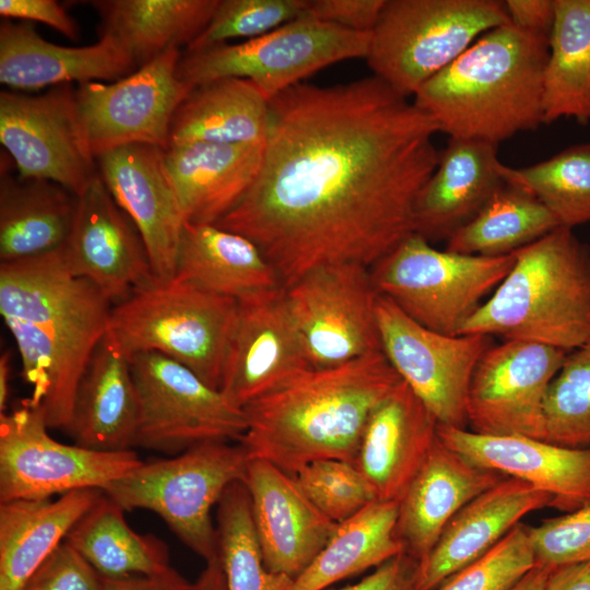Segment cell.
Segmentation results:
<instances>
[{
	"instance_id": "cell-27",
	"label": "cell",
	"mask_w": 590,
	"mask_h": 590,
	"mask_svg": "<svg viewBox=\"0 0 590 590\" xmlns=\"http://www.w3.org/2000/svg\"><path fill=\"white\" fill-rule=\"evenodd\" d=\"M495 144L449 138L414 205V233L448 240L474 219L505 184Z\"/></svg>"
},
{
	"instance_id": "cell-4",
	"label": "cell",
	"mask_w": 590,
	"mask_h": 590,
	"mask_svg": "<svg viewBox=\"0 0 590 590\" xmlns=\"http://www.w3.org/2000/svg\"><path fill=\"white\" fill-rule=\"evenodd\" d=\"M548 40L511 23L479 37L413 96L452 139L498 145L544 125L543 84Z\"/></svg>"
},
{
	"instance_id": "cell-34",
	"label": "cell",
	"mask_w": 590,
	"mask_h": 590,
	"mask_svg": "<svg viewBox=\"0 0 590 590\" xmlns=\"http://www.w3.org/2000/svg\"><path fill=\"white\" fill-rule=\"evenodd\" d=\"M220 0H97L102 33L114 36L137 67L166 50L188 47L206 27Z\"/></svg>"
},
{
	"instance_id": "cell-42",
	"label": "cell",
	"mask_w": 590,
	"mask_h": 590,
	"mask_svg": "<svg viewBox=\"0 0 590 590\" xmlns=\"http://www.w3.org/2000/svg\"><path fill=\"white\" fill-rule=\"evenodd\" d=\"M293 477L307 498L335 523L377 500L361 471L344 460L311 461L297 470Z\"/></svg>"
},
{
	"instance_id": "cell-11",
	"label": "cell",
	"mask_w": 590,
	"mask_h": 590,
	"mask_svg": "<svg viewBox=\"0 0 590 590\" xmlns=\"http://www.w3.org/2000/svg\"><path fill=\"white\" fill-rule=\"evenodd\" d=\"M138 397L134 447L176 456L210 441H238L244 409L178 362L155 352L129 357Z\"/></svg>"
},
{
	"instance_id": "cell-24",
	"label": "cell",
	"mask_w": 590,
	"mask_h": 590,
	"mask_svg": "<svg viewBox=\"0 0 590 590\" xmlns=\"http://www.w3.org/2000/svg\"><path fill=\"white\" fill-rule=\"evenodd\" d=\"M551 496L507 476L468 503L417 565L414 590H435L492 550L529 512L551 507Z\"/></svg>"
},
{
	"instance_id": "cell-26",
	"label": "cell",
	"mask_w": 590,
	"mask_h": 590,
	"mask_svg": "<svg viewBox=\"0 0 590 590\" xmlns=\"http://www.w3.org/2000/svg\"><path fill=\"white\" fill-rule=\"evenodd\" d=\"M507 475L479 465L437 438L398 504L394 533L421 562L447 524L472 499Z\"/></svg>"
},
{
	"instance_id": "cell-51",
	"label": "cell",
	"mask_w": 590,
	"mask_h": 590,
	"mask_svg": "<svg viewBox=\"0 0 590 590\" xmlns=\"http://www.w3.org/2000/svg\"><path fill=\"white\" fill-rule=\"evenodd\" d=\"M103 590H201L198 580L191 582L172 566L151 575H129L118 578L102 577Z\"/></svg>"
},
{
	"instance_id": "cell-35",
	"label": "cell",
	"mask_w": 590,
	"mask_h": 590,
	"mask_svg": "<svg viewBox=\"0 0 590 590\" xmlns=\"http://www.w3.org/2000/svg\"><path fill=\"white\" fill-rule=\"evenodd\" d=\"M590 123V0H555L543 84L544 125Z\"/></svg>"
},
{
	"instance_id": "cell-52",
	"label": "cell",
	"mask_w": 590,
	"mask_h": 590,
	"mask_svg": "<svg viewBox=\"0 0 590 590\" xmlns=\"http://www.w3.org/2000/svg\"><path fill=\"white\" fill-rule=\"evenodd\" d=\"M546 590H590V560L551 569Z\"/></svg>"
},
{
	"instance_id": "cell-32",
	"label": "cell",
	"mask_w": 590,
	"mask_h": 590,
	"mask_svg": "<svg viewBox=\"0 0 590 590\" xmlns=\"http://www.w3.org/2000/svg\"><path fill=\"white\" fill-rule=\"evenodd\" d=\"M270 102L245 79H220L190 90L178 106L169 146L187 143H266Z\"/></svg>"
},
{
	"instance_id": "cell-14",
	"label": "cell",
	"mask_w": 590,
	"mask_h": 590,
	"mask_svg": "<svg viewBox=\"0 0 590 590\" xmlns=\"http://www.w3.org/2000/svg\"><path fill=\"white\" fill-rule=\"evenodd\" d=\"M381 351L438 424L468 427L467 398L474 369L493 345L483 334L448 335L430 330L378 294Z\"/></svg>"
},
{
	"instance_id": "cell-33",
	"label": "cell",
	"mask_w": 590,
	"mask_h": 590,
	"mask_svg": "<svg viewBox=\"0 0 590 590\" xmlns=\"http://www.w3.org/2000/svg\"><path fill=\"white\" fill-rule=\"evenodd\" d=\"M78 196L44 179L4 175L0 181V262L60 249L73 225Z\"/></svg>"
},
{
	"instance_id": "cell-54",
	"label": "cell",
	"mask_w": 590,
	"mask_h": 590,
	"mask_svg": "<svg viewBox=\"0 0 590 590\" xmlns=\"http://www.w3.org/2000/svg\"><path fill=\"white\" fill-rule=\"evenodd\" d=\"M550 570L534 565L510 590H546Z\"/></svg>"
},
{
	"instance_id": "cell-10",
	"label": "cell",
	"mask_w": 590,
	"mask_h": 590,
	"mask_svg": "<svg viewBox=\"0 0 590 590\" xmlns=\"http://www.w3.org/2000/svg\"><path fill=\"white\" fill-rule=\"evenodd\" d=\"M370 33L345 30L306 14L240 44L186 51L177 75L191 87L227 78L252 82L270 102L335 62L366 58Z\"/></svg>"
},
{
	"instance_id": "cell-22",
	"label": "cell",
	"mask_w": 590,
	"mask_h": 590,
	"mask_svg": "<svg viewBox=\"0 0 590 590\" xmlns=\"http://www.w3.org/2000/svg\"><path fill=\"white\" fill-rule=\"evenodd\" d=\"M437 436L474 463L547 493L552 508L570 512L590 503L589 449L519 435H481L440 424Z\"/></svg>"
},
{
	"instance_id": "cell-53",
	"label": "cell",
	"mask_w": 590,
	"mask_h": 590,
	"mask_svg": "<svg viewBox=\"0 0 590 590\" xmlns=\"http://www.w3.org/2000/svg\"><path fill=\"white\" fill-rule=\"evenodd\" d=\"M201 590H226V581L219 556L206 563L198 578Z\"/></svg>"
},
{
	"instance_id": "cell-13",
	"label": "cell",
	"mask_w": 590,
	"mask_h": 590,
	"mask_svg": "<svg viewBox=\"0 0 590 590\" xmlns=\"http://www.w3.org/2000/svg\"><path fill=\"white\" fill-rule=\"evenodd\" d=\"M283 288L312 368L382 352L376 318L378 292L368 267L316 268Z\"/></svg>"
},
{
	"instance_id": "cell-46",
	"label": "cell",
	"mask_w": 590,
	"mask_h": 590,
	"mask_svg": "<svg viewBox=\"0 0 590 590\" xmlns=\"http://www.w3.org/2000/svg\"><path fill=\"white\" fill-rule=\"evenodd\" d=\"M21 590H103L99 574L63 541L31 575Z\"/></svg>"
},
{
	"instance_id": "cell-19",
	"label": "cell",
	"mask_w": 590,
	"mask_h": 590,
	"mask_svg": "<svg viewBox=\"0 0 590 590\" xmlns=\"http://www.w3.org/2000/svg\"><path fill=\"white\" fill-rule=\"evenodd\" d=\"M60 251L67 269L90 281L111 306L156 281L140 233L99 174L78 196L72 229Z\"/></svg>"
},
{
	"instance_id": "cell-23",
	"label": "cell",
	"mask_w": 590,
	"mask_h": 590,
	"mask_svg": "<svg viewBox=\"0 0 590 590\" xmlns=\"http://www.w3.org/2000/svg\"><path fill=\"white\" fill-rule=\"evenodd\" d=\"M437 426L435 416L403 380L376 406L354 464L377 500H400L435 445Z\"/></svg>"
},
{
	"instance_id": "cell-37",
	"label": "cell",
	"mask_w": 590,
	"mask_h": 590,
	"mask_svg": "<svg viewBox=\"0 0 590 590\" xmlns=\"http://www.w3.org/2000/svg\"><path fill=\"white\" fill-rule=\"evenodd\" d=\"M123 512L103 493L73 526L66 541L102 577L151 575L169 568V551L163 540L135 532Z\"/></svg>"
},
{
	"instance_id": "cell-6",
	"label": "cell",
	"mask_w": 590,
	"mask_h": 590,
	"mask_svg": "<svg viewBox=\"0 0 590 590\" xmlns=\"http://www.w3.org/2000/svg\"><path fill=\"white\" fill-rule=\"evenodd\" d=\"M237 300L173 279L134 290L111 306L107 333L130 357L155 352L220 390Z\"/></svg>"
},
{
	"instance_id": "cell-38",
	"label": "cell",
	"mask_w": 590,
	"mask_h": 590,
	"mask_svg": "<svg viewBox=\"0 0 590 590\" xmlns=\"http://www.w3.org/2000/svg\"><path fill=\"white\" fill-rule=\"evenodd\" d=\"M559 227L553 214L529 191L505 184L480 213L457 231L446 249L465 255H511Z\"/></svg>"
},
{
	"instance_id": "cell-29",
	"label": "cell",
	"mask_w": 590,
	"mask_h": 590,
	"mask_svg": "<svg viewBox=\"0 0 590 590\" xmlns=\"http://www.w3.org/2000/svg\"><path fill=\"white\" fill-rule=\"evenodd\" d=\"M138 412L129 357L106 333L80 379L66 432L85 448L130 450L134 448Z\"/></svg>"
},
{
	"instance_id": "cell-12",
	"label": "cell",
	"mask_w": 590,
	"mask_h": 590,
	"mask_svg": "<svg viewBox=\"0 0 590 590\" xmlns=\"http://www.w3.org/2000/svg\"><path fill=\"white\" fill-rule=\"evenodd\" d=\"M30 399L0 415V503L47 499L78 489H104L139 467L133 449L103 451L55 440Z\"/></svg>"
},
{
	"instance_id": "cell-49",
	"label": "cell",
	"mask_w": 590,
	"mask_h": 590,
	"mask_svg": "<svg viewBox=\"0 0 590 590\" xmlns=\"http://www.w3.org/2000/svg\"><path fill=\"white\" fill-rule=\"evenodd\" d=\"M417 565V560L403 552L377 566L361 581L339 590H414Z\"/></svg>"
},
{
	"instance_id": "cell-28",
	"label": "cell",
	"mask_w": 590,
	"mask_h": 590,
	"mask_svg": "<svg viewBox=\"0 0 590 590\" xmlns=\"http://www.w3.org/2000/svg\"><path fill=\"white\" fill-rule=\"evenodd\" d=\"M266 143L172 145L163 158L181 216L216 224L246 194L260 170Z\"/></svg>"
},
{
	"instance_id": "cell-31",
	"label": "cell",
	"mask_w": 590,
	"mask_h": 590,
	"mask_svg": "<svg viewBox=\"0 0 590 590\" xmlns=\"http://www.w3.org/2000/svg\"><path fill=\"white\" fill-rule=\"evenodd\" d=\"M102 494L85 488L54 500L0 503V590H21Z\"/></svg>"
},
{
	"instance_id": "cell-55",
	"label": "cell",
	"mask_w": 590,
	"mask_h": 590,
	"mask_svg": "<svg viewBox=\"0 0 590 590\" xmlns=\"http://www.w3.org/2000/svg\"><path fill=\"white\" fill-rule=\"evenodd\" d=\"M10 353L5 352L0 357V415L7 413L9 397Z\"/></svg>"
},
{
	"instance_id": "cell-15",
	"label": "cell",
	"mask_w": 590,
	"mask_h": 590,
	"mask_svg": "<svg viewBox=\"0 0 590 590\" xmlns=\"http://www.w3.org/2000/svg\"><path fill=\"white\" fill-rule=\"evenodd\" d=\"M0 142L20 179L50 180L80 196L98 174L70 84L39 95L2 91Z\"/></svg>"
},
{
	"instance_id": "cell-25",
	"label": "cell",
	"mask_w": 590,
	"mask_h": 590,
	"mask_svg": "<svg viewBox=\"0 0 590 590\" xmlns=\"http://www.w3.org/2000/svg\"><path fill=\"white\" fill-rule=\"evenodd\" d=\"M137 69L129 51L107 33L93 45L68 47L45 40L30 23L0 24V82L13 90L114 82Z\"/></svg>"
},
{
	"instance_id": "cell-2",
	"label": "cell",
	"mask_w": 590,
	"mask_h": 590,
	"mask_svg": "<svg viewBox=\"0 0 590 590\" xmlns=\"http://www.w3.org/2000/svg\"><path fill=\"white\" fill-rule=\"evenodd\" d=\"M60 249L0 262V314L32 387L30 401L42 408L49 428L67 430L80 379L107 333L111 304L67 269Z\"/></svg>"
},
{
	"instance_id": "cell-45",
	"label": "cell",
	"mask_w": 590,
	"mask_h": 590,
	"mask_svg": "<svg viewBox=\"0 0 590 590\" xmlns=\"http://www.w3.org/2000/svg\"><path fill=\"white\" fill-rule=\"evenodd\" d=\"M535 565L550 569L590 560V503L528 527Z\"/></svg>"
},
{
	"instance_id": "cell-43",
	"label": "cell",
	"mask_w": 590,
	"mask_h": 590,
	"mask_svg": "<svg viewBox=\"0 0 590 590\" xmlns=\"http://www.w3.org/2000/svg\"><path fill=\"white\" fill-rule=\"evenodd\" d=\"M308 0H220L203 32L187 47L199 51L231 38H255L303 16Z\"/></svg>"
},
{
	"instance_id": "cell-16",
	"label": "cell",
	"mask_w": 590,
	"mask_h": 590,
	"mask_svg": "<svg viewBox=\"0 0 590 590\" xmlns=\"http://www.w3.org/2000/svg\"><path fill=\"white\" fill-rule=\"evenodd\" d=\"M180 57L173 47L117 81L79 84L76 102L95 158L129 144L168 149L173 117L192 88L177 75Z\"/></svg>"
},
{
	"instance_id": "cell-21",
	"label": "cell",
	"mask_w": 590,
	"mask_h": 590,
	"mask_svg": "<svg viewBox=\"0 0 590 590\" xmlns=\"http://www.w3.org/2000/svg\"><path fill=\"white\" fill-rule=\"evenodd\" d=\"M266 567L297 578L317 557L338 523L303 493L292 474L250 458L245 479Z\"/></svg>"
},
{
	"instance_id": "cell-41",
	"label": "cell",
	"mask_w": 590,
	"mask_h": 590,
	"mask_svg": "<svg viewBox=\"0 0 590 590\" xmlns=\"http://www.w3.org/2000/svg\"><path fill=\"white\" fill-rule=\"evenodd\" d=\"M544 440L590 450V341L567 353L544 403Z\"/></svg>"
},
{
	"instance_id": "cell-39",
	"label": "cell",
	"mask_w": 590,
	"mask_h": 590,
	"mask_svg": "<svg viewBox=\"0 0 590 590\" xmlns=\"http://www.w3.org/2000/svg\"><path fill=\"white\" fill-rule=\"evenodd\" d=\"M503 179L529 191L556 219L573 229L590 223V142L571 145L527 167L500 164Z\"/></svg>"
},
{
	"instance_id": "cell-1",
	"label": "cell",
	"mask_w": 590,
	"mask_h": 590,
	"mask_svg": "<svg viewBox=\"0 0 590 590\" xmlns=\"http://www.w3.org/2000/svg\"><path fill=\"white\" fill-rule=\"evenodd\" d=\"M270 110L258 176L215 225L253 241L283 287L324 266L371 268L414 233L439 160L428 114L375 75L298 83Z\"/></svg>"
},
{
	"instance_id": "cell-18",
	"label": "cell",
	"mask_w": 590,
	"mask_h": 590,
	"mask_svg": "<svg viewBox=\"0 0 590 590\" xmlns=\"http://www.w3.org/2000/svg\"><path fill=\"white\" fill-rule=\"evenodd\" d=\"M312 369L284 288L237 300L220 391L244 409Z\"/></svg>"
},
{
	"instance_id": "cell-8",
	"label": "cell",
	"mask_w": 590,
	"mask_h": 590,
	"mask_svg": "<svg viewBox=\"0 0 590 590\" xmlns=\"http://www.w3.org/2000/svg\"><path fill=\"white\" fill-rule=\"evenodd\" d=\"M507 23L498 0H386L365 59L375 76L414 96L479 37Z\"/></svg>"
},
{
	"instance_id": "cell-50",
	"label": "cell",
	"mask_w": 590,
	"mask_h": 590,
	"mask_svg": "<svg viewBox=\"0 0 590 590\" xmlns=\"http://www.w3.org/2000/svg\"><path fill=\"white\" fill-rule=\"evenodd\" d=\"M512 25L527 33L550 39L555 20V0H506Z\"/></svg>"
},
{
	"instance_id": "cell-9",
	"label": "cell",
	"mask_w": 590,
	"mask_h": 590,
	"mask_svg": "<svg viewBox=\"0 0 590 590\" xmlns=\"http://www.w3.org/2000/svg\"><path fill=\"white\" fill-rule=\"evenodd\" d=\"M514 262V253L487 257L438 250L413 233L369 269L378 294L405 315L436 332L458 335Z\"/></svg>"
},
{
	"instance_id": "cell-5",
	"label": "cell",
	"mask_w": 590,
	"mask_h": 590,
	"mask_svg": "<svg viewBox=\"0 0 590 590\" xmlns=\"http://www.w3.org/2000/svg\"><path fill=\"white\" fill-rule=\"evenodd\" d=\"M508 274L460 329L570 352L590 341V247L557 227L514 252Z\"/></svg>"
},
{
	"instance_id": "cell-7",
	"label": "cell",
	"mask_w": 590,
	"mask_h": 590,
	"mask_svg": "<svg viewBox=\"0 0 590 590\" xmlns=\"http://www.w3.org/2000/svg\"><path fill=\"white\" fill-rule=\"evenodd\" d=\"M249 459L239 442H204L170 458L142 461L106 485L103 493L125 511L155 512L208 563L219 556L212 507L229 485L245 482Z\"/></svg>"
},
{
	"instance_id": "cell-3",
	"label": "cell",
	"mask_w": 590,
	"mask_h": 590,
	"mask_svg": "<svg viewBox=\"0 0 590 590\" xmlns=\"http://www.w3.org/2000/svg\"><path fill=\"white\" fill-rule=\"evenodd\" d=\"M401 380L382 352L312 368L244 408L237 442L292 475L320 459L354 463L370 414Z\"/></svg>"
},
{
	"instance_id": "cell-47",
	"label": "cell",
	"mask_w": 590,
	"mask_h": 590,
	"mask_svg": "<svg viewBox=\"0 0 590 590\" xmlns=\"http://www.w3.org/2000/svg\"><path fill=\"white\" fill-rule=\"evenodd\" d=\"M386 0H308L306 15L345 30L371 33Z\"/></svg>"
},
{
	"instance_id": "cell-36",
	"label": "cell",
	"mask_w": 590,
	"mask_h": 590,
	"mask_svg": "<svg viewBox=\"0 0 590 590\" xmlns=\"http://www.w3.org/2000/svg\"><path fill=\"white\" fill-rule=\"evenodd\" d=\"M399 502L375 500L337 529L290 590H323L403 553L394 533Z\"/></svg>"
},
{
	"instance_id": "cell-17",
	"label": "cell",
	"mask_w": 590,
	"mask_h": 590,
	"mask_svg": "<svg viewBox=\"0 0 590 590\" xmlns=\"http://www.w3.org/2000/svg\"><path fill=\"white\" fill-rule=\"evenodd\" d=\"M568 352L519 340L492 345L472 375L467 415L481 435H519L544 440V403Z\"/></svg>"
},
{
	"instance_id": "cell-48",
	"label": "cell",
	"mask_w": 590,
	"mask_h": 590,
	"mask_svg": "<svg viewBox=\"0 0 590 590\" xmlns=\"http://www.w3.org/2000/svg\"><path fill=\"white\" fill-rule=\"evenodd\" d=\"M0 15L4 19L42 22L70 39L79 37L76 22L55 0H0Z\"/></svg>"
},
{
	"instance_id": "cell-44",
	"label": "cell",
	"mask_w": 590,
	"mask_h": 590,
	"mask_svg": "<svg viewBox=\"0 0 590 590\" xmlns=\"http://www.w3.org/2000/svg\"><path fill=\"white\" fill-rule=\"evenodd\" d=\"M534 565L528 526L520 522L486 554L435 590H510Z\"/></svg>"
},
{
	"instance_id": "cell-40",
	"label": "cell",
	"mask_w": 590,
	"mask_h": 590,
	"mask_svg": "<svg viewBox=\"0 0 590 590\" xmlns=\"http://www.w3.org/2000/svg\"><path fill=\"white\" fill-rule=\"evenodd\" d=\"M216 506L219 558L226 590H290L294 579L264 565L245 482L229 485Z\"/></svg>"
},
{
	"instance_id": "cell-30",
	"label": "cell",
	"mask_w": 590,
	"mask_h": 590,
	"mask_svg": "<svg viewBox=\"0 0 590 590\" xmlns=\"http://www.w3.org/2000/svg\"><path fill=\"white\" fill-rule=\"evenodd\" d=\"M174 279L236 300L283 287L253 241L215 224L184 223Z\"/></svg>"
},
{
	"instance_id": "cell-20",
	"label": "cell",
	"mask_w": 590,
	"mask_h": 590,
	"mask_svg": "<svg viewBox=\"0 0 590 590\" xmlns=\"http://www.w3.org/2000/svg\"><path fill=\"white\" fill-rule=\"evenodd\" d=\"M164 150L129 144L96 157L98 174L146 247L154 276L175 278L184 219L167 176Z\"/></svg>"
}]
</instances>
